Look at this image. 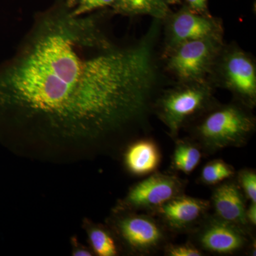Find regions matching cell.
<instances>
[{
	"label": "cell",
	"instance_id": "cell-20",
	"mask_svg": "<svg viewBox=\"0 0 256 256\" xmlns=\"http://www.w3.org/2000/svg\"><path fill=\"white\" fill-rule=\"evenodd\" d=\"M188 6L192 11L202 14H207V0H186Z\"/></svg>",
	"mask_w": 256,
	"mask_h": 256
},
{
	"label": "cell",
	"instance_id": "cell-14",
	"mask_svg": "<svg viewBox=\"0 0 256 256\" xmlns=\"http://www.w3.org/2000/svg\"><path fill=\"white\" fill-rule=\"evenodd\" d=\"M111 8L114 14L149 15L158 20L168 18L170 13L165 0H116Z\"/></svg>",
	"mask_w": 256,
	"mask_h": 256
},
{
	"label": "cell",
	"instance_id": "cell-13",
	"mask_svg": "<svg viewBox=\"0 0 256 256\" xmlns=\"http://www.w3.org/2000/svg\"><path fill=\"white\" fill-rule=\"evenodd\" d=\"M202 156L203 151L194 140L176 138L172 156L171 169L176 172L190 174L200 164Z\"/></svg>",
	"mask_w": 256,
	"mask_h": 256
},
{
	"label": "cell",
	"instance_id": "cell-4",
	"mask_svg": "<svg viewBox=\"0 0 256 256\" xmlns=\"http://www.w3.org/2000/svg\"><path fill=\"white\" fill-rule=\"evenodd\" d=\"M186 182L174 172H154L130 188L116 208L119 212L152 214L172 198L184 194Z\"/></svg>",
	"mask_w": 256,
	"mask_h": 256
},
{
	"label": "cell",
	"instance_id": "cell-17",
	"mask_svg": "<svg viewBox=\"0 0 256 256\" xmlns=\"http://www.w3.org/2000/svg\"><path fill=\"white\" fill-rule=\"evenodd\" d=\"M236 175V182L246 200L256 204V173L254 170H240Z\"/></svg>",
	"mask_w": 256,
	"mask_h": 256
},
{
	"label": "cell",
	"instance_id": "cell-18",
	"mask_svg": "<svg viewBox=\"0 0 256 256\" xmlns=\"http://www.w3.org/2000/svg\"><path fill=\"white\" fill-rule=\"evenodd\" d=\"M116 0H77L76 4L72 9L74 16L89 14L107 6H112Z\"/></svg>",
	"mask_w": 256,
	"mask_h": 256
},
{
	"label": "cell",
	"instance_id": "cell-2",
	"mask_svg": "<svg viewBox=\"0 0 256 256\" xmlns=\"http://www.w3.org/2000/svg\"><path fill=\"white\" fill-rule=\"evenodd\" d=\"M256 129L254 116L236 105L210 112L194 130V141L206 154L246 144Z\"/></svg>",
	"mask_w": 256,
	"mask_h": 256
},
{
	"label": "cell",
	"instance_id": "cell-8",
	"mask_svg": "<svg viewBox=\"0 0 256 256\" xmlns=\"http://www.w3.org/2000/svg\"><path fill=\"white\" fill-rule=\"evenodd\" d=\"M210 201L188 196L184 194L172 198L151 214L156 216L173 233L193 230L206 216Z\"/></svg>",
	"mask_w": 256,
	"mask_h": 256
},
{
	"label": "cell",
	"instance_id": "cell-22",
	"mask_svg": "<svg viewBox=\"0 0 256 256\" xmlns=\"http://www.w3.org/2000/svg\"><path fill=\"white\" fill-rule=\"evenodd\" d=\"M74 256H92V252L84 248H78L77 250H74Z\"/></svg>",
	"mask_w": 256,
	"mask_h": 256
},
{
	"label": "cell",
	"instance_id": "cell-9",
	"mask_svg": "<svg viewBox=\"0 0 256 256\" xmlns=\"http://www.w3.org/2000/svg\"><path fill=\"white\" fill-rule=\"evenodd\" d=\"M168 46L174 47L193 40L207 38H222V28L208 14L195 12L184 6L171 15L168 24Z\"/></svg>",
	"mask_w": 256,
	"mask_h": 256
},
{
	"label": "cell",
	"instance_id": "cell-21",
	"mask_svg": "<svg viewBox=\"0 0 256 256\" xmlns=\"http://www.w3.org/2000/svg\"><path fill=\"white\" fill-rule=\"evenodd\" d=\"M246 220L248 226H256V204L250 202L248 207L246 210Z\"/></svg>",
	"mask_w": 256,
	"mask_h": 256
},
{
	"label": "cell",
	"instance_id": "cell-1",
	"mask_svg": "<svg viewBox=\"0 0 256 256\" xmlns=\"http://www.w3.org/2000/svg\"><path fill=\"white\" fill-rule=\"evenodd\" d=\"M65 0L36 12L0 64V126L24 154L60 156L102 148L146 116L156 82L154 32L116 45L100 14H72Z\"/></svg>",
	"mask_w": 256,
	"mask_h": 256
},
{
	"label": "cell",
	"instance_id": "cell-6",
	"mask_svg": "<svg viewBox=\"0 0 256 256\" xmlns=\"http://www.w3.org/2000/svg\"><path fill=\"white\" fill-rule=\"evenodd\" d=\"M222 38L184 42L172 48L168 67L185 84L204 82L220 53Z\"/></svg>",
	"mask_w": 256,
	"mask_h": 256
},
{
	"label": "cell",
	"instance_id": "cell-5",
	"mask_svg": "<svg viewBox=\"0 0 256 256\" xmlns=\"http://www.w3.org/2000/svg\"><path fill=\"white\" fill-rule=\"evenodd\" d=\"M114 228L124 246L133 254L151 255L168 244V230L156 216L119 212Z\"/></svg>",
	"mask_w": 256,
	"mask_h": 256
},
{
	"label": "cell",
	"instance_id": "cell-3",
	"mask_svg": "<svg viewBox=\"0 0 256 256\" xmlns=\"http://www.w3.org/2000/svg\"><path fill=\"white\" fill-rule=\"evenodd\" d=\"M212 89L206 82L185 84L164 94L158 101L156 112L168 134L176 140L185 122L208 106Z\"/></svg>",
	"mask_w": 256,
	"mask_h": 256
},
{
	"label": "cell",
	"instance_id": "cell-19",
	"mask_svg": "<svg viewBox=\"0 0 256 256\" xmlns=\"http://www.w3.org/2000/svg\"><path fill=\"white\" fill-rule=\"evenodd\" d=\"M165 255L168 256H202L203 252L193 242L185 244H168L164 248Z\"/></svg>",
	"mask_w": 256,
	"mask_h": 256
},
{
	"label": "cell",
	"instance_id": "cell-23",
	"mask_svg": "<svg viewBox=\"0 0 256 256\" xmlns=\"http://www.w3.org/2000/svg\"><path fill=\"white\" fill-rule=\"evenodd\" d=\"M65 2L69 8L73 9L74 6H75L76 4L77 0H65Z\"/></svg>",
	"mask_w": 256,
	"mask_h": 256
},
{
	"label": "cell",
	"instance_id": "cell-16",
	"mask_svg": "<svg viewBox=\"0 0 256 256\" xmlns=\"http://www.w3.org/2000/svg\"><path fill=\"white\" fill-rule=\"evenodd\" d=\"M89 239L94 252L99 256H116L118 248L116 242L108 230L94 226L89 230Z\"/></svg>",
	"mask_w": 256,
	"mask_h": 256
},
{
	"label": "cell",
	"instance_id": "cell-15",
	"mask_svg": "<svg viewBox=\"0 0 256 256\" xmlns=\"http://www.w3.org/2000/svg\"><path fill=\"white\" fill-rule=\"evenodd\" d=\"M235 175V169L232 165L223 160L216 159L208 162L203 166L200 180L204 184L214 186L226 180H230Z\"/></svg>",
	"mask_w": 256,
	"mask_h": 256
},
{
	"label": "cell",
	"instance_id": "cell-12",
	"mask_svg": "<svg viewBox=\"0 0 256 256\" xmlns=\"http://www.w3.org/2000/svg\"><path fill=\"white\" fill-rule=\"evenodd\" d=\"M161 152L151 139H141L128 146L124 161L128 172L134 176H146L156 171L161 163Z\"/></svg>",
	"mask_w": 256,
	"mask_h": 256
},
{
	"label": "cell",
	"instance_id": "cell-7",
	"mask_svg": "<svg viewBox=\"0 0 256 256\" xmlns=\"http://www.w3.org/2000/svg\"><path fill=\"white\" fill-rule=\"evenodd\" d=\"M248 228L207 215L193 230V242L202 252L232 255L250 245Z\"/></svg>",
	"mask_w": 256,
	"mask_h": 256
},
{
	"label": "cell",
	"instance_id": "cell-11",
	"mask_svg": "<svg viewBox=\"0 0 256 256\" xmlns=\"http://www.w3.org/2000/svg\"><path fill=\"white\" fill-rule=\"evenodd\" d=\"M246 200L237 182L228 180L218 184L214 190L210 206L214 210V215L220 220L249 228L246 220Z\"/></svg>",
	"mask_w": 256,
	"mask_h": 256
},
{
	"label": "cell",
	"instance_id": "cell-10",
	"mask_svg": "<svg viewBox=\"0 0 256 256\" xmlns=\"http://www.w3.org/2000/svg\"><path fill=\"white\" fill-rule=\"evenodd\" d=\"M222 72L226 86L248 108L256 102V69L250 57L242 50H234L224 56Z\"/></svg>",
	"mask_w": 256,
	"mask_h": 256
}]
</instances>
